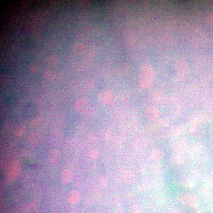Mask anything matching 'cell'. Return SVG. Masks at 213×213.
Returning a JSON list of instances; mask_svg holds the SVG:
<instances>
[{
	"instance_id": "1",
	"label": "cell",
	"mask_w": 213,
	"mask_h": 213,
	"mask_svg": "<svg viewBox=\"0 0 213 213\" xmlns=\"http://www.w3.org/2000/svg\"><path fill=\"white\" fill-rule=\"evenodd\" d=\"M154 72L150 64L145 63L139 69V83L142 87L148 88L152 85L154 80Z\"/></svg>"
},
{
	"instance_id": "2",
	"label": "cell",
	"mask_w": 213,
	"mask_h": 213,
	"mask_svg": "<svg viewBox=\"0 0 213 213\" xmlns=\"http://www.w3.org/2000/svg\"><path fill=\"white\" fill-rule=\"evenodd\" d=\"M190 131L192 135L196 138H201L205 135V128L202 124L199 122H194L190 128Z\"/></svg>"
},
{
	"instance_id": "3",
	"label": "cell",
	"mask_w": 213,
	"mask_h": 213,
	"mask_svg": "<svg viewBox=\"0 0 213 213\" xmlns=\"http://www.w3.org/2000/svg\"><path fill=\"white\" fill-rule=\"evenodd\" d=\"M113 96V94L111 91L105 89L99 92L97 95V99L100 104L105 105L111 102Z\"/></svg>"
},
{
	"instance_id": "4",
	"label": "cell",
	"mask_w": 213,
	"mask_h": 213,
	"mask_svg": "<svg viewBox=\"0 0 213 213\" xmlns=\"http://www.w3.org/2000/svg\"><path fill=\"white\" fill-rule=\"evenodd\" d=\"M174 67L176 73L180 75L185 74L189 69L188 63L184 60H178L175 63Z\"/></svg>"
},
{
	"instance_id": "5",
	"label": "cell",
	"mask_w": 213,
	"mask_h": 213,
	"mask_svg": "<svg viewBox=\"0 0 213 213\" xmlns=\"http://www.w3.org/2000/svg\"><path fill=\"white\" fill-rule=\"evenodd\" d=\"M88 102L85 99H80L75 102L74 108L75 111L80 114H84L87 112L89 109Z\"/></svg>"
},
{
	"instance_id": "6",
	"label": "cell",
	"mask_w": 213,
	"mask_h": 213,
	"mask_svg": "<svg viewBox=\"0 0 213 213\" xmlns=\"http://www.w3.org/2000/svg\"><path fill=\"white\" fill-rule=\"evenodd\" d=\"M18 162L12 164L9 169L8 176L10 180L16 179L21 172V167Z\"/></svg>"
},
{
	"instance_id": "7",
	"label": "cell",
	"mask_w": 213,
	"mask_h": 213,
	"mask_svg": "<svg viewBox=\"0 0 213 213\" xmlns=\"http://www.w3.org/2000/svg\"><path fill=\"white\" fill-rule=\"evenodd\" d=\"M145 112L146 118L151 121L156 120L159 116L158 109L154 106H150L147 107Z\"/></svg>"
},
{
	"instance_id": "8",
	"label": "cell",
	"mask_w": 213,
	"mask_h": 213,
	"mask_svg": "<svg viewBox=\"0 0 213 213\" xmlns=\"http://www.w3.org/2000/svg\"><path fill=\"white\" fill-rule=\"evenodd\" d=\"M115 71L118 75L124 77L128 75L129 71V64L126 63H121L118 64L115 67Z\"/></svg>"
},
{
	"instance_id": "9",
	"label": "cell",
	"mask_w": 213,
	"mask_h": 213,
	"mask_svg": "<svg viewBox=\"0 0 213 213\" xmlns=\"http://www.w3.org/2000/svg\"><path fill=\"white\" fill-rule=\"evenodd\" d=\"M193 195L192 193L186 192L181 193L178 195V200L184 206L189 207Z\"/></svg>"
},
{
	"instance_id": "10",
	"label": "cell",
	"mask_w": 213,
	"mask_h": 213,
	"mask_svg": "<svg viewBox=\"0 0 213 213\" xmlns=\"http://www.w3.org/2000/svg\"><path fill=\"white\" fill-rule=\"evenodd\" d=\"M123 179L126 184H133L137 182L138 178L135 172L132 170H128L124 174Z\"/></svg>"
},
{
	"instance_id": "11",
	"label": "cell",
	"mask_w": 213,
	"mask_h": 213,
	"mask_svg": "<svg viewBox=\"0 0 213 213\" xmlns=\"http://www.w3.org/2000/svg\"><path fill=\"white\" fill-rule=\"evenodd\" d=\"M23 23V20L20 17L15 15L12 16L9 20V24L10 28L13 29H19Z\"/></svg>"
},
{
	"instance_id": "12",
	"label": "cell",
	"mask_w": 213,
	"mask_h": 213,
	"mask_svg": "<svg viewBox=\"0 0 213 213\" xmlns=\"http://www.w3.org/2000/svg\"><path fill=\"white\" fill-rule=\"evenodd\" d=\"M60 178L62 182L65 184H69L73 180V173L68 170H63L60 174Z\"/></svg>"
},
{
	"instance_id": "13",
	"label": "cell",
	"mask_w": 213,
	"mask_h": 213,
	"mask_svg": "<svg viewBox=\"0 0 213 213\" xmlns=\"http://www.w3.org/2000/svg\"><path fill=\"white\" fill-rule=\"evenodd\" d=\"M61 158V152L58 149H53L49 151L48 154V159L50 162L53 163L58 162Z\"/></svg>"
},
{
	"instance_id": "14",
	"label": "cell",
	"mask_w": 213,
	"mask_h": 213,
	"mask_svg": "<svg viewBox=\"0 0 213 213\" xmlns=\"http://www.w3.org/2000/svg\"><path fill=\"white\" fill-rule=\"evenodd\" d=\"M28 142L32 145L37 146L41 143L42 137L38 133H33L28 136Z\"/></svg>"
},
{
	"instance_id": "15",
	"label": "cell",
	"mask_w": 213,
	"mask_h": 213,
	"mask_svg": "<svg viewBox=\"0 0 213 213\" xmlns=\"http://www.w3.org/2000/svg\"><path fill=\"white\" fill-rule=\"evenodd\" d=\"M87 50V47L84 43L77 42L72 47V51L75 55H81L84 54Z\"/></svg>"
},
{
	"instance_id": "16",
	"label": "cell",
	"mask_w": 213,
	"mask_h": 213,
	"mask_svg": "<svg viewBox=\"0 0 213 213\" xmlns=\"http://www.w3.org/2000/svg\"><path fill=\"white\" fill-rule=\"evenodd\" d=\"M164 152L162 149L159 148H155L151 151L150 156L152 160L155 161L161 160L164 158Z\"/></svg>"
},
{
	"instance_id": "17",
	"label": "cell",
	"mask_w": 213,
	"mask_h": 213,
	"mask_svg": "<svg viewBox=\"0 0 213 213\" xmlns=\"http://www.w3.org/2000/svg\"><path fill=\"white\" fill-rule=\"evenodd\" d=\"M68 198L71 203L75 204L80 201L82 199V196L80 193L75 190L70 192L68 195Z\"/></svg>"
},
{
	"instance_id": "18",
	"label": "cell",
	"mask_w": 213,
	"mask_h": 213,
	"mask_svg": "<svg viewBox=\"0 0 213 213\" xmlns=\"http://www.w3.org/2000/svg\"><path fill=\"white\" fill-rule=\"evenodd\" d=\"M48 66L51 68L57 67L59 64L60 58L57 55L53 54L50 55L47 60Z\"/></svg>"
},
{
	"instance_id": "19",
	"label": "cell",
	"mask_w": 213,
	"mask_h": 213,
	"mask_svg": "<svg viewBox=\"0 0 213 213\" xmlns=\"http://www.w3.org/2000/svg\"><path fill=\"white\" fill-rule=\"evenodd\" d=\"M200 199L195 195H193L189 205V207L191 208L194 210L197 211L200 208Z\"/></svg>"
},
{
	"instance_id": "20",
	"label": "cell",
	"mask_w": 213,
	"mask_h": 213,
	"mask_svg": "<svg viewBox=\"0 0 213 213\" xmlns=\"http://www.w3.org/2000/svg\"><path fill=\"white\" fill-rule=\"evenodd\" d=\"M25 132V128L22 124H17L15 125L13 129V133L16 136L21 137L23 135Z\"/></svg>"
},
{
	"instance_id": "21",
	"label": "cell",
	"mask_w": 213,
	"mask_h": 213,
	"mask_svg": "<svg viewBox=\"0 0 213 213\" xmlns=\"http://www.w3.org/2000/svg\"><path fill=\"white\" fill-rule=\"evenodd\" d=\"M13 81V77L9 74L3 75L1 77V84L3 86L9 85Z\"/></svg>"
},
{
	"instance_id": "22",
	"label": "cell",
	"mask_w": 213,
	"mask_h": 213,
	"mask_svg": "<svg viewBox=\"0 0 213 213\" xmlns=\"http://www.w3.org/2000/svg\"><path fill=\"white\" fill-rule=\"evenodd\" d=\"M25 211L26 213H38L39 208L37 204L32 202L25 207Z\"/></svg>"
},
{
	"instance_id": "23",
	"label": "cell",
	"mask_w": 213,
	"mask_h": 213,
	"mask_svg": "<svg viewBox=\"0 0 213 213\" xmlns=\"http://www.w3.org/2000/svg\"><path fill=\"white\" fill-rule=\"evenodd\" d=\"M44 77L48 80H53L56 78V72L52 69H46L44 73Z\"/></svg>"
},
{
	"instance_id": "24",
	"label": "cell",
	"mask_w": 213,
	"mask_h": 213,
	"mask_svg": "<svg viewBox=\"0 0 213 213\" xmlns=\"http://www.w3.org/2000/svg\"><path fill=\"white\" fill-rule=\"evenodd\" d=\"M28 69L31 72H38L40 69V65L38 62L35 60H33L30 62L28 64Z\"/></svg>"
},
{
	"instance_id": "25",
	"label": "cell",
	"mask_w": 213,
	"mask_h": 213,
	"mask_svg": "<svg viewBox=\"0 0 213 213\" xmlns=\"http://www.w3.org/2000/svg\"><path fill=\"white\" fill-rule=\"evenodd\" d=\"M100 153L99 150H92L89 153V156L92 160L98 159L100 156Z\"/></svg>"
},
{
	"instance_id": "26",
	"label": "cell",
	"mask_w": 213,
	"mask_h": 213,
	"mask_svg": "<svg viewBox=\"0 0 213 213\" xmlns=\"http://www.w3.org/2000/svg\"><path fill=\"white\" fill-rule=\"evenodd\" d=\"M185 184L186 186L189 188H192L195 185L194 181L191 179L186 180L185 181Z\"/></svg>"
},
{
	"instance_id": "27",
	"label": "cell",
	"mask_w": 213,
	"mask_h": 213,
	"mask_svg": "<svg viewBox=\"0 0 213 213\" xmlns=\"http://www.w3.org/2000/svg\"><path fill=\"white\" fill-rule=\"evenodd\" d=\"M208 21L209 25L213 28V13L208 15Z\"/></svg>"
},
{
	"instance_id": "28",
	"label": "cell",
	"mask_w": 213,
	"mask_h": 213,
	"mask_svg": "<svg viewBox=\"0 0 213 213\" xmlns=\"http://www.w3.org/2000/svg\"><path fill=\"white\" fill-rule=\"evenodd\" d=\"M209 134L210 136L213 138V126L210 128L209 130Z\"/></svg>"
},
{
	"instance_id": "29",
	"label": "cell",
	"mask_w": 213,
	"mask_h": 213,
	"mask_svg": "<svg viewBox=\"0 0 213 213\" xmlns=\"http://www.w3.org/2000/svg\"><path fill=\"white\" fill-rule=\"evenodd\" d=\"M168 213H180L179 212L176 211H170Z\"/></svg>"
},
{
	"instance_id": "30",
	"label": "cell",
	"mask_w": 213,
	"mask_h": 213,
	"mask_svg": "<svg viewBox=\"0 0 213 213\" xmlns=\"http://www.w3.org/2000/svg\"><path fill=\"white\" fill-rule=\"evenodd\" d=\"M197 213H202V211H198Z\"/></svg>"
},
{
	"instance_id": "31",
	"label": "cell",
	"mask_w": 213,
	"mask_h": 213,
	"mask_svg": "<svg viewBox=\"0 0 213 213\" xmlns=\"http://www.w3.org/2000/svg\"></svg>"
}]
</instances>
